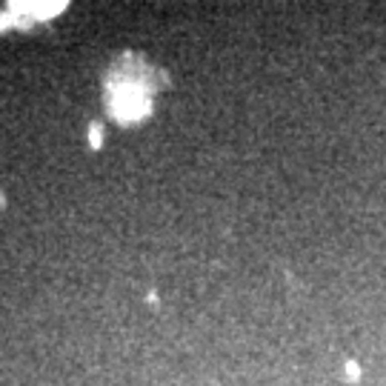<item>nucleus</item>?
Here are the masks:
<instances>
[{
  "instance_id": "nucleus-3",
  "label": "nucleus",
  "mask_w": 386,
  "mask_h": 386,
  "mask_svg": "<svg viewBox=\"0 0 386 386\" xmlns=\"http://www.w3.org/2000/svg\"><path fill=\"white\" fill-rule=\"evenodd\" d=\"M92 143H95V146L100 143V132H98V126H95V129H92Z\"/></svg>"
},
{
  "instance_id": "nucleus-2",
  "label": "nucleus",
  "mask_w": 386,
  "mask_h": 386,
  "mask_svg": "<svg viewBox=\"0 0 386 386\" xmlns=\"http://www.w3.org/2000/svg\"><path fill=\"white\" fill-rule=\"evenodd\" d=\"M346 372H349V381H355V378L361 375V369H358V364H346Z\"/></svg>"
},
{
  "instance_id": "nucleus-1",
  "label": "nucleus",
  "mask_w": 386,
  "mask_h": 386,
  "mask_svg": "<svg viewBox=\"0 0 386 386\" xmlns=\"http://www.w3.org/2000/svg\"><path fill=\"white\" fill-rule=\"evenodd\" d=\"M149 69L143 75H121L118 69H112L109 75V109L118 121H137L149 115L152 109V83H146Z\"/></svg>"
}]
</instances>
